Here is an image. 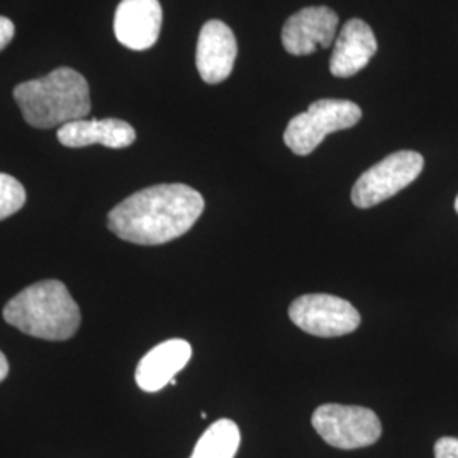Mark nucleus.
Returning a JSON list of instances; mask_svg holds the SVG:
<instances>
[{
  "instance_id": "1",
  "label": "nucleus",
  "mask_w": 458,
  "mask_h": 458,
  "mask_svg": "<svg viewBox=\"0 0 458 458\" xmlns=\"http://www.w3.org/2000/svg\"><path fill=\"white\" fill-rule=\"evenodd\" d=\"M204 206V197L189 185H153L119 202L107 216V226L134 245H164L192 228Z\"/></svg>"
},
{
  "instance_id": "2",
  "label": "nucleus",
  "mask_w": 458,
  "mask_h": 458,
  "mask_svg": "<svg viewBox=\"0 0 458 458\" xmlns=\"http://www.w3.org/2000/svg\"><path fill=\"white\" fill-rule=\"evenodd\" d=\"M14 98L24 121L38 130H51L90 114V89L77 70L62 66L47 77L19 83Z\"/></svg>"
},
{
  "instance_id": "3",
  "label": "nucleus",
  "mask_w": 458,
  "mask_h": 458,
  "mask_svg": "<svg viewBox=\"0 0 458 458\" xmlns=\"http://www.w3.org/2000/svg\"><path fill=\"white\" fill-rule=\"evenodd\" d=\"M4 319L19 331L48 342H65L81 327V308L60 280H41L14 295Z\"/></svg>"
},
{
  "instance_id": "4",
  "label": "nucleus",
  "mask_w": 458,
  "mask_h": 458,
  "mask_svg": "<svg viewBox=\"0 0 458 458\" xmlns=\"http://www.w3.org/2000/svg\"><path fill=\"white\" fill-rule=\"evenodd\" d=\"M361 119V109L352 100L321 98L306 113L295 115L284 132L285 145L295 155L306 157L321 145L327 134L353 128Z\"/></svg>"
},
{
  "instance_id": "5",
  "label": "nucleus",
  "mask_w": 458,
  "mask_h": 458,
  "mask_svg": "<svg viewBox=\"0 0 458 458\" xmlns=\"http://www.w3.org/2000/svg\"><path fill=\"white\" fill-rule=\"evenodd\" d=\"M423 168L425 158L418 151H395L361 174L352 189V202L360 209L374 208L406 189Z\"/></svg>"
},
{
  "instance_id": "6",
  "label": "nucleus",
  "mask_w": 458,
  "mask_h": 458,
  "mask_svg": "<svg viewBox=\"0 0 458 458\" xmlns=\"http://www.w3.org/2000/svg\"><path fill=\"white\" fill-rule=\"evenodd\" d=\"M312 426L327 445L340 450L370 446L382 435L378 416L360 406L323 404L314 411Z\"/></svg>"
},
{
  "instance_id": "7",
  "label": "nucleus",
  "mask_w": 458,
  "mask_h": 458,
  "mask_svg": "<svg viewBox=\"0 0 458 458\" xmlns=\"http://www.w3.org/2000/svg\"><path fill=\"white\" fill-rule=\"evenodd\" d=\"M289 318L295 327L321 338L344 336L360 327L359 311L336 295H302L291 304Z\"/></svg>"
},
{
  "instance_id": "8",
  "label": "nucleus",
  "mask_w": 458,
  "mask_h": 458,
  "mask_svg": "<svg viewBox=\"0 0 458 458\" xmlns=\"http://www.w3.org/2000/svg\"><path fill=\"white\" fill-rule=\"evenodd\" d=\"M338 14L325 7H306L289 17L282 30V45L294 56L311 55L333 43L338 30Z\"/></svg>"
},
{
  "instance_id": "9",
  "label": "nucleus",
  "mask_w": 458,
  "mask_h": 458,
  "mask_svg": "<svg viewBox=\"0 0 458 458\" xmlns=\"http://www.w3.org/2000/svg\"><path fill=\"white\" fill-rule=\"evenodd\" d=\"M164 13L158 0H121L115 9L117 41L134 51L151 48L162 31Z\"/></svg>"
},
{
  "instance_id": "10",
  "label": "nucleus",
  "mask_w": 458,
  "mask_h": 458,
  "mask_svg": "<svg viewBox=\"0 0 458 458\" xmlns=\"http://www.w3.org/2000/svg\"><path fill=\"white\" fill-rule=\"evenodd\" d=\"M238 45L233 31L223 21H208L197 41L196 65L206 83L225 82L236 62Z\"/></svg>"
},
{
  "instance_id": "11",
  "label": "nucleus",
  "mask_w": 458,
  "mask_h": 458,
  "mask_svg": "<svg viewBox=\"0 0 458 458\" xmlns=\"http://www.w3.org/2000/svg\"><path fill=\"white\" fill-rule=\"evenodd\" d=\"M192 359L189 342L174 338L157 344L138 363L136 384L145 393H158L168 386Z\"/></svg>"
},
{
  "instance_id": "12",
  "label": "nucleus",
  "mask_w": 458,
  "mask_h": 458,
  "mask_svg": "<svg viewBox=\"0 0 458 458\" xmlns=\"http://www.w3.org/2000/svg\"><path fill=\"white\" fill-rule=\"evenodd\" d=\"M376 51L377 39L372 28L361 19H350L336 38L329 70L340 79L353 77L369 65Z\"/></svg>"
},
{
  "instance_id": "13",
  "label": "nucleus",
  "mask_w": 458,
  "mask_h": 458,
  "mask_svg": "<svg viewBox=\"0 0 458 458\" xmlns=\"http://www.w3.org/2000/svg\"><path fill=\"white\" fill-rule=\"evenodd\" d=\"M58 141L66 148H85L102 145L113 149L131 147L136 131L131 124L121 119H79L64 124L58 132Z\"/></svg>"
},
{
  "instance_id": "14",
  "label": "nucleus",
  "mask_w": 458,
  "mask_h": 458,
  "mask_svg": "<svg viewBox=\"0 0 458 458\" xmlns=\"http://www.w3.org/2000/svg\"><path fill=\"white\" fill-rule=\"evenodd\" d=\"M240 443L238 425L231 420H219L202 433L191 458H234Z\"/></svg>"
},
{
  "instance_id": "15",
  "label": "nucleus",
  "mask_w": 458,
  "mask_h": 458,
  "mask_svg": "<svg viewBox=\"0 0 458 458\" xmlns=\"http://www.w3.org/2000/svg\"><path fill=\"white\" fill-rule=\"evenodd\" d=\"M26 189L13 175L0 174V221L11 217L26 204Z\"/></svg>"
},
{
  "instance_id": "16",
  "label": "nucleus",
  "mask_w": 458,
  "mask_h": 458,
  "mask_svg": "<svg viewBox=\"0 0 458 458\" xmlns=\"http://www.w3.org/2000/svg\"><path fill=\"white\" fill-rule=\"evenodd\" d=\"M435 458H458V438L443 437L435 443Z\"/></svg>"
},
{
  "instance_id": "17",
  "label": "nucleus",
  "mask_w": 458,
  "mask_h": 458,
  "mask_svg": "<svg viewBox=\"0 0 458 458\" xmlns=\"http://www.w3.org/2000/svg\"><path fill=\"white\" fill-rule=\"evenodd\" d=\"M14 34H16L14 22L7 17L0 16V51L13 41Z\"/></svg>"
},
{
  "instance_id": "18",
  "label": "nucleus",
  "mask_w": 458,
  "mask_h": 458,
  "mask_svg": "<svg viewBox=\"0 0 458 458\" xmlns=\"http://www.w3.org/2000/svg\"><path fill=\"white\" fill-rule=\"evenodd\" d=\"M9 374V361L5 359V355L0 352V382Z\"/></svg>"
},
{
  "instance_id": "19",
  "label": "nucleus",
  "mask_w": 458,
  "mask_h": 458,
  "mask_svg": "<svg viewBox=\"0 0 458 458\" xmlns=\"http://www.w3.org/2000/svg\"><path fill=\"white\" fill-rule=\"evenodd\" d=\"M455 211L458 213V196L457 199H455Z\"/></svg>"
}]
</instances>
